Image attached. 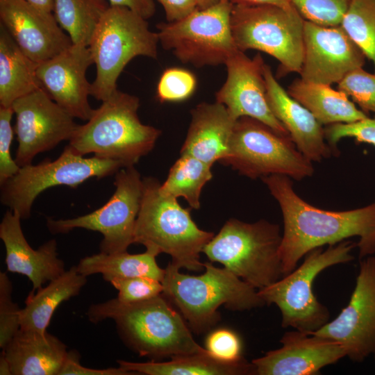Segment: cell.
<instances>
[{
    "mask_svg": "<svg viewBox=\"0 0 375 375\" xmlns=\"http://www.w3.org/2000/svg\"><path fill=\"white\" fill-rule=\"evenodd\" d=\"M262 180L282 212L283 232L279 254L283 276L293 271L312 250L353 237L358 238L359 260L375 254V201L352 210H326L301 198L288 176L272 174Z\"/></svg>",
    "mask_w": 375,
    "mask_h": 375,
    "instance_id": "6da1fadb",
    "label": "cell"
},
{
    "mask_svg": "<svg viewBox=\"0 0 375 375\" xmlns=\"http://www.w3.org/2000/svg\"><path fill=\"white\" fill-rule=\"evenodd\" d=\"M86 315L92 323L112 319L124 343L153 360L207 351L194 340L181 313L162 294L132 303L108 300L90 306Z\"/></svg>",
    "mask_w": 375,
    "mask_h": 375,
    "instance_id": "7a4b0ae2",
    "label": "cell"
},
{
    "mask_svg": "<svg viewBox=\"0 0 375 375\" xmlns=\"http://www.w3.org/2000/svg\"><path fill=\"white\" fill-rule=\"evenodd\" d=\"M198 276L180 272L169 262L161 281L162 294L174 304L196 334L208 332L220 319L218 308L244 311L265 305L258 290L226 267L204 262Z\"/></svg>",
    "mask_w": 375,
    "mask_h": 375,
    "instance_id": "3957f363",
    "label": "cell"
},
{
    "mask_svg": "<svg viewBox=\"0 0 375 375\" xmlns=\"http://www.w3.org/2000/svg\"><path fill=\"white\" fill-rule=\"evenodd\" d=\"M160 183L152 177L143 179V193L137 217L133 243L141 244L156 256L162 253L172 257L178 268L201 272L204 262L200 253L215 234L200 229L177 199L160 191Z\"/></svg>",
    "mask_w": 375,
    "mask_h": 375,
    "instance_id": "277c9868",
    "label": "cell"
},
{
    "mask_svg": "<svg viewBox=\"0 0 375 375\" xmlns=\"http://www.w3.org/2000/svg\"><path fill=\"white\" fill-rule=\"evenodd\" d=\"M139 99L116 90L94 109L85 124L78 125L68 145L77 154L134 165L154 147L161 131L140 120Z\"/></svg>",
    "mask_w": 375,
    "mask_h": 375,
    "instance_id": "5b68a950",
    "label": "cell"
},
{
    "mask_svg": "<svg viewBox=\"0 0 375 375\" xmlns=\"http://www.w3.org/2000/svg\"><path fill=\"white\" fill-rule=\"evenodd\" d=\"M281 240L278 224L263 219L247 223L232 218L208 242L203 253L210 262L221 263L258 290L283 275Z\"/></svg>",
    "mask_w": 375,
    "mask_h": 375,
    "instance_id": "8992f818",
    "label": "cell"
},
{
    "mask_svg": "<svg viewBox=\"0 0 375 375\" xmlns=\"http://www.w3.org/2000/svg\"><path fill=\"white\" fill-rule=\"evenodd\" d=\"M158 42V33L150 30L147 19L126 7L110 6L88 45L96 66L90 95L106 100L117 89V79L132 59L157 58Z\"/></svg>",
    "mask_w": 375,
    "mask_h": 375,
    "instance_id": "52a82bcc",
    "label": "cell"
},
{
    "mask_svg": "<svg viewBox=\"0 0 375 375\" xmlns=\"http://www.w3.org/2000/svg\"><path fill=\"white\" fill-rule=\"evenodd\" d=\"M357 243L347 240L334 245L315 249L307 253L299 267L258 293L265 305L275 304L281 314V326L308 334L329 322L328 309L315 297L312 285L323 270L351 262Z\"/></svg>",
    "mask_w": 375,
    "mask_h": 375,
    "instance_id": "ba28073f",
    "label": "cell"
},
{
    "mask_svg": "<svg viewBox=\"0 0 375 375\" xmlns=\"http://www.w3.org/2000/svg\"><path fill=\"white\" fill-rule=\"evenodd\" d=\"M305 19L293 5L232 4L231 29L238 50L263 51L279 63L278 76L300 73Z\"/></svg>",
    "mask_w": 375,
    "mask_h": 375,
    "instance_id": "9c48e42d",
    "label": "cell"
},
{
    "mask_svg": "<svg viewBox=\"0 0 375 375\" xmlns=\"http://www.w3.org/2000/svg\"><path fill=\"white\" fill-rule=\"evenodd\" d=\"M312 162L290 135L249 117L236 120L227 156L221 162L252 179L279 174L297 181L312 176Z\"/></svg>",
    "mask_w": 375,
    "mask_h": 375,
    "instance_id": "30bf717a",
    "label": "cell"
},
{
    "mask_svg": "<svg viewBox=\"0 0 375 375\" xmlns=\"http://www.w3.org/2000/svg\"><path fill=\"white\" fill-rule=\"evenodd\" d=\"M232 3L220 0L175 22L157 24L159 42L184 63L197 67L226 63L237 51L231 29Z\"/></svg>",
    "mask_w": 375,
    "mask_h": 375,
    "instance_id": "8fae6325",
    "label": "cell"
},
{
    "mask_svg": "<svg viewBox=\"0 0 375 375\" xmlns=\"http://www.w3.org/2000/svg\"><path fill=\"white\" fill-rule=\"evenodd\" d=\"M124 165L117 160L97 156L85 158L67 144L54 160L21 167L18 172L1 185V202L17 212L21 219L31 216L33 203L45 190L56 185L75 188L93 177L115 174Z\"/></svg>",
    "mask_w": 375,
    "mask_h": 375,
    "instance_id": "7c38bea8",
    "label": "cell"
},
{
    "mask_svg": "<svg viewBox=\"0 0 375 375\" xmlns=\"http://www.w3.org/2000/svg\"><path fill=\"white\" fill-rule=\"evenodd\" d=\"M115 190L101 208L84 215L67 219L47 218V225L53 234L66 233L74 228H85L101 233L100 251L105 253L126 251L133 244L134 229L143 193V179L134 165L115 173Z\"/></svg>",
    "mask_w": 375,
    "mask_h": 375,
    "instance_id": "4fadbf2b",
    "label": "cell"
},
{
    "mask_svg": "<svg viewBox=\"0 0 375 375\" xmlns=\"http://www.w3.org/2000/svg\"><path fill=\"white\" fill-rule=\"evenodd\" d=\"M310 334L340 343L356 362L375 355V256L359 260V271L349 301L340 314Z\"/></svg>",
    "mask_w": 375,
    "mask_h": 375,
    "instance_id": "5bb4252c",
    "label": "cell"
},
{
    "mask_svg": "<svg viewBox=\"0 0 375 375\" xmlns=\"http://www.w3.org/2000/svg\"><path fill=\"white\" fill-rule=\"evenodd\" d=\"M12 108L18 142L15 160L20 167L31 165L38 153L69 141L78 125L42 88L17 99Z\"/></svg>",
    "mask_w": 375,
    "mask_h": 375,
    "instance_id": "9a60e30c",
    "label": "cell"
},
{
    "mask_svg": "<svg viewBox=\"0 0 375 375\" xmlns=\"http://www.w3.org/2000/svg\"><path fill=\"white\" fill-rule=\"evenodd\" d=\"M365 56L342 26H325L306 21L301 78L331 85L362 67Z\"/></svg>",
    "mask_w": 375,
    "mask_h": 375,
    "instance_id": "2e32d148",
    "label": "cell"
},
{
    "mask_svg": "<svg viewBox=\"0 0 375 375\" xmlns=\"http://www.w3.org/2000/svg\"><path fill=\"white\" fill-rule=\"evenodd\" d=\"M264 65L260 54L250 58L243 51H237L225 63L227 77L215 94V101L225 106L236 119L249 117L281 134L290 135L268 103Z\"/></svg>",
    "mask_w": 375,
    "mask_h": 375,
    "instance_id": "e0dca14e",
    "label": "cell"
},
{
    "mask_svg": "<svg viewBox=\"0 0 375 375\" xmlns=\"http://www.w3.org/2000/svg\"><path fill=\"white\" fill-rule=\"evenodd\" d=\"M94 64L88 47L73 44L53 58L38 64L41 88L74 118L88 121L94 109L88 101L91 83L86 78Z\"/></svg>",
    "mask_w": 375,
    "mask_h": 375,
    "instance_id": "ac0fdd59",
    "label": "cell"
},
{
    "mask_svg": "<svg viewBox=\"0 0 375 375\" xmlns=\"http://www.w3.org/2000/svg\"><path fill=\"white\" fill-rule=\"evenodd\" d=\"M0 21L19 49L37 64L72 45L53 12L25 0H0Z\"/></svg>",
    "mask_w": 375,
    "mask_h": 375,
    "instance_id": "d6986e66",
    "label": "cell"
},
{
    "mask_svg": "<svg viewBox=\"0 0 375 375\" xmlns=\"http://www.w3.org/2000/svg\"><path fill=\"white\" fill-rule=\"evenodd\" d=\"M280 342V348L251 361L255 374L313 375L346 357L340 343L297 330L286 332Z\"/></svg>",
    "mask_w": 375,
    "mask_h": 375,
    "instance_id": "ffe728a7",
    "label": "cell"
},
{
    "mask_svg": "<svg viewBox=\"0 0 375 375\" xmlns=\"http://www.w3.org/2000/svg\"><path fill=\"white\" fill-rule=\"evenodd\" d=\"M264 78L271 110L303 155L311 162H320L333 155L335 151L326 140L323 125L307 108L290 96L265 63Z\"/></svg>",
    "mask_w": 375,
    "mask_h": 375,
    "instance_id": "44dd1931",
    "label": "cell"
},
{
    "mask_svg": "<svg viewBox=\"0 0 375 375\" xmlns=\"http://www.w3.org/2000/svg\"><path fill=\"white\" fill-rule=\"evenodd\" d=\"M21 219L17 212L7 210L0 224V238L6 248L7 270L26 276L35 291L63 274L65 263L58 258L55 240L33 249L24 235Z\"/></svg>",
    "mask_w": 375,
    "mask_h": 375,
    "instance_id": "7402d4cb",
    "label": "cell"
},
{
    "mask_svg": "<svg viewBox=\"0 0 375 375\" xmlns=\"http://www.w3.org/2000/svg\"><path fill=\"white\" fill-rule=\"evenodd\" d=\"M236 119L223 104L202 102L191 110V122L181 155L192 156L211 167L227 156Z\"/></svg>",
    "mask_w": 375,
    "mask_h": 375,
    "instance_id": "603a6c76",
    "label": "cell"
},
{
    "mask_svg": "<svg viewBox=\"0 0 375 375\" xmlns=\"http://www.w3.org/2000/svg\"><path fill=\"white\" fill-rule=\"evenodd\" d=\"M2 351L12 375H59L69 353L54 335L21 328Z\"/></svg>",
    "mask_w": 375,
    "mask_h": 375,
    "instance_id": "cb8c5ba5",
    "label": "cell"
},
{
    "mask_svg": "<svg viewBox=\"0 0 375 375\" xmlns=\"http://www.w3.org/2000/svg\"><path fill=\"white\" fill-rule=\"evenodd\" d=\"M87 277L72 266L46 287L32 291L19 312L20 328L41 333L47 331L51 319L59 305L79 294Z\"/></svg>",
    "mask_w": 375,
    "mask_h": 375,
    "instance_id": "d4e9b609",
    "label": "cell"
},
{
    "mask_svg": "<svg viewBox=\"0 0 375 375\" xmlns=\"http://www.w3.org/2000/svg\"><path fill=\"white\" fill-rule=\"evenodd\" d=\"M288 93L307 108L322 125L348 124L369 116L358 109L349 97L331 85L294 79Z\"/></svg>",
    "mask_w": 375,
    "mask_h": 375,
    "instance_id": "484cf974",
    "label": "cell"
},
{
    "mask_svg": "<svg viewBox=\"0 0 375 375\" xmlns=\"http://www.w3.org/2000/svg\"><path fill=\"white\" fill-rule=\"evenodd\" d=\"M119 366L135 374L147 375H244L255 374L252 362L244 358L228 362L205 352L177 356L169 361L135 362L117 360Z\"/></svg>",
    "mask_w": 375,
    "mask_h": 375,
    "instance_id": "4316f807",
    "label": "cell"
},
{
    "mask_svg": "<svg viewBox=\"0 0 375 375\" xmlns=\"http://www.w3.org/2000/svg\"><path fill=\"white\" fill-rule=\"evenodd\" d=\"M38 65L0 24V106L12 107L17 99L41 88Z\"/></svg>",
    "mask_w": 375,
    "mask_h": 375,
    "instance_id": "83f0119b",
    "label": "cell"
},
{
    "mask_svg": "<svg viewBox=\"0 0 375 375\" xmlns=\"http://www.w3.org/2000/svg\"><path fill=\"white\" fill-rule=\"evenodd\" d=\"M156 257L147 250L138 254L127 251L111 254L100 252L82 258L76 267L86 277L101 274L106 281L135 276H148L162 281L165 269L158 265Z\"/></svg>",
    "mask_w": 375,
    "mask_h": 375,
    "instance_id": "f1b7e54d",
    "label": "cell"
},
{
    "mask_svg": "<svg viewBox=\"0 0 375 375\" xmlns=\"http://www.w3.org/2000/svg\"><path fill=\"white\" fill-rule=\"evenodd\" d=\"M108 0H53V13L73 44L88 47Z\"/></svg>",
    "mask_w": 375,
    "mask_h": 375,
    "instance_id": "f546056e",
    "label": "cell"
},
{
    "mask_svg": "<svg viewBox=\"0 0 375 375\" xmlns=\"http://www.w3.org/2000/svg\"><path fill=\"white\" fill-rule=\"evenodd\" d=\"M211 166L190 155L182 154L169 169L160 191L175 199L183 197L192 208H200L203 186L211 180Z\"/></svg>",
    "mask_w": 375,
    "mask_h": 375,
    "instance_id": "4dcf8cb0",
    "label": "cell"
},
{
    "mask_svg": "<svg viewBox=\"0 0 375 375\" xmlns=\"http://www.w3.org/2000/svg\"><path fill=\"white\" fill-rule=\"evenodd\" d=\"M340 26L372 61L375 73V0H353Z\"/></svg>",
    "mask_w": 375,
    "mask_h": 375,
    "instance_id": "1f68e13d",
    "label": "cell"
},
{
    "mask_svg": "<svg viewBox=\"0 0 375 375\" xmlns=\"http://www.w3.org/2000/svg\"><path fill=\"white\" fill-rule=\"evenodd\" d=\"M353 0H291L306 20L325 26H340Z\"/></svg>",
    "mask_w": 375,
    "mask_h": 375,
    "instance_id": "d6a6232c",
    "label": "cell"
},
{
    "mask_svg": "<svg viewBox=\"0 0 375 375\" xmlns=\"http://www.w3.org/2000/svg\"><path fill=\"white\" fill-rule=\"evenodd\" d=\"M197 87V78L190 71L180 68L166 69L161 74L156 88L160 102L181 101L192 95Z\"/></svg>",
    "mask_w": 375,
    "mask_h": 375,
    "instance_id": "836d02e7",
    "label": "cell"
},
{
    "mask_svg": "<svg viewBox=\"0 0 375 375\" xmlns=\"http://www.w3.org/2000/svg\"><path fill=\"white\" fill-rule=\"evenodd\" d=\"M338 90L351 97L365 113H375V73L356 69L338 83Z\"/></svg>",
    "mask_w": 375,
    "mask_h": 375,
    "instance_id": "e575fe53",
    "label": "cell"
},
{
    "mask_svg": "<svg viewBox=\"0 0 375 375\" xmlns=\"http://www.w3.org/2000/svg\"><path fill=\"white\" fill-rule=\"evenodd\" d=\"M109 282L117 291V299L122 303H132L146 301L162 294L161 281L148 276L112 278Z\"/></svg>",
    "mask_w": 375,
    "mask_h": 375,
    "instance_id": "d590c367",
    "label": "cell"
},
{
    "mask_svg": "<svg viewBox=\"0 0 375 375\" xmlns=\"http://www.w3.org/2000/svg\"><path fill=\"white\" fill-rule=\"evenodd\" d=\"M12 283L6 272H0V347L3 350L20 329L21 308L12 301Z\"/></svg>",
    "mask_w": 375,
    "mask_h": 375,
    "instance_id": "8d00e7d4",
    "label": "cell"
},
{
    "mask_svg": "<svg viewBox=\"0 0 375 375\" xmlns=\"http://www.w3.org/2000/svg\"><path fill=\"white\" fill-rule=\"evenodd\" d=\"M328 144L337 151V144L343 138H353L356 142L375 147V117L348 124H334L324 128Z\"/></svg>",
    "mask_w": 375,
    "mask_h": 375,
    "instance_id": "74e56055",
    "label": "cell"
},
{
    "mask_svg": "<svg viewBox=\"0 0 375 375\" xmlns=\"http://www.w3.org/2000/svg\"><path fill=\"white\" fill-rule=\"evenodd\" d=\"M13 114L12 107L0 106V185L15 176L20 169L10 153L15 132L11 125Z\"/></svg>",
    "mask_w": 375,
    "mask_h": 375,
    "instance_id": "f35d334b",
    "label": "cell"
},
{
    "mask_svg": "<svg viewBox=\"0 0 375 375\" xmlns=\"http://www.w3.org/2000/svg\"><path fill=\"white\" fill-rule=\"evenodd\" d=\"M206 349L215 358L228 362L241 360L242 342L239 336L228 328H219L208 335Z\"/></svg>",
    "mask_w": 375,
    "mask_h": 375,
    "instance_id": "ab89813d",
    "label": "cell"
},
{
    "mask_svg": "<svg viewBox=\"0 0 375 375\" xmlns=\"http://www.w3.org/2000/svg\"><path fill=\"white\" fill-rule=\"evenodd\" d=\"M80 356L76 351H69L66 361L59 375H131L135 374L124 368L110 367L106 369H92L85 367L80 363Z\"/></svg>",
    "mask_w": 375,
    "mask_h": 375,
    "instance_id": "60d3db41",
    "label": "cell"
},
{
    "mask_svg": "<svg viewBox=\"0 0 375 375\" xmlns=\"http://www.w3.org/2000/svg\"><path fill=\"white\" fill-rule=\"evenodd\" d=\"M162 6L167 22L180 20L198 9L193 0H157Z\"/></svg>",
    "mask_w": 375,
    "mask_h": 375,
    "instance_id": "b9f144b4",
    "label": "cell"
},
{
    "mask_svg": "<svg viewBox=\"0 0 375 375\" xmlns=\"http://www.w3.org/2000/svg\"><path fill=\"white\" fill-rule=\"evenodd\" d=\"M110 6L126 7L145 19L151 17L156 12L153 0H108Z\"/></svg>",
    "mask_w": 375,
    "mask_h": 375,
    "instance_id": "7bdbcfd3",
    "label": "cell"
},
{
    "mask_svg": "<svg viewBox=\"0 0 375 375\" xmlns=\"http://www.w3.org/2000/svg\"><path fill=\"white\" fill-rule=\"evenodd\" d=\"M228 1L232 4L245 3V4H268L275 5L282 7H288L292 5L291 0H224Z\"/></svg>",
    "mask_w": 375,
    "mask_h": 375,
    "instance_id": "ee69618b",
    "label": "cell"
},
{
    "mask_svg": "<svg viewBox=\"0 0 375 375\" xmlns=\"http://www.w3.org/2000/svg\"><path fill=\"white\" fill-rule=\"evenodd\" d=\"M25 1L41 10L53 12V0H25Z\"/></svg>",
    "mask_w": 375,
    "mask_h": 375,
    "instance_id": "f6af8a7d",
    "label": "cell"
},
{
    "mask_svg": "<svg viewBox=\"0 0 375 375\" xmlns=\"http://www.w3.org/2000/svg\"><path fill=\"white\" fill-rule=\"evenodd\" d=\"M0 374L1 375H10L11 369L10 366L3 352L2 351L0 356Z\"/></svg>",
    "mask_w": 375,
    "mask_h": 375,
    "instance_id": "bcb514c9",
    "label": "cell"
},
{
    "mask_svg": "<svg viewBox=\"0 0 375 375\" xmlns=\"http://www.w3.org/2000/svg\"><path fill=\"white\" fill-rule=\"evenodd\" d=\"M198 9H205L209 8L216 3L220 0H193Z\"/></svg>",
    "mask_w": 375,
    "mask_h": 375,
    "instance_id": "7dc6e473",
    "label": "cell"
},
{
    "mask_svg": "<svg viewBox=\"0 0 375 375\" xmlns=\"http://www.w3.org/2000/svg\"><path fill=\"white\" fill-rule=\"evenodd\" d=\"M374 359H375V355H374Z\"/></svg>",
    "mask_w": 375,
    "mask_h": 375,
    "instance_id": "c3c4849f",
    "label": "cell"
}]
</instances>
